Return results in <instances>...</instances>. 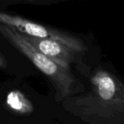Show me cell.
I'll return each instance as SVG.
<instances>
[{"label": "cell", "instance_id": "1", "mask_svg": "<svg viewBox=\"0 0 124 124\" xmlns=\"http://www.w3.org/2000/svg\"><path fill=\"white\" fill-rule=\"evenodd\" d=\"M73 113L94 124L111 123L124 117V85L112 75L100 71L92 79L90 92L75 96Z\"/></svg>", "mask_w": 124, "mask_h": 124}, {"label": "cell", "instance_id": "2", "mask_svg": "<svg viewBox=\"0 0 124 124\" xmlns=\"http://www.w3.org/2000/svg\"><path fill=\"white\" fill-rule=\"evenodd\" d=\"M0 33L15 48L31 60L40 71L51 79L62 99L76 94L82 91L81 86L70 71L62 68L40 52L15 29L0 23Z\"/></svg>", "mask_w": 124, "mask_h": 124}, {"label": "cell", "instance_id": "3", "mask_svg": "<svg viewBox=\"0 0 124 124\" xmlns=\"http://www.w3.org/2000/svg\"><path fill=\"white\" fill-rule=\"evenodd\" d=\"M0 23L12 26L23 34L57 40L77 51L84 50L83 44L77 39L62 31L46 28L19 16L0 12Z\"/></svg>", "mask_w": 124, "mask_h": 124}, {"label": "cell", "instance_id": "4", "mask_svg": "<svg viewBox=\"0 0 124 124\" xmlns=\"http://www.w3.org/2000/svg\"><path fill=\"white\" fill-rule=\"evenodd\" d=\"M22 36L40 52L53 60L62 68L70 71V64L75 60L77 50L65 44L47 38H39L22 34Z\"/></svg>", "mask_w": 124, "mask_h": 124}, {"label": "cell", "instance_id": "5", "mask_svg": "<svg viewBox=\"0 0 124 124\" xmlns=\"http://www.w3.org/2000/svg\"><path fill=\"white\" fill-rule=\"evenodd\" d=\"M7 103L12 109L20 113H28L33 110L31 103L18 91H13L9 93L7 97Z\"/></svg>", "mask_w": 124, "mask_h": 124}, {"label": "cell", "instance_id": "6", "mask_svg": "<svg viewBox=\"0 0 124 124\" xmlns=\"http://www.w3.org/2000/svg\"><path fill=\"white\" fill-rule=\"evenodd\" d=\"M7 66V62L6 59L0 53V68H5Z\"/></svg>", "mask_w": 124, "mask_h": 124}]
</instances>
